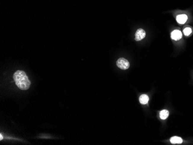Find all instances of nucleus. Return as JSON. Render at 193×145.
<instances>
[{
  "label": "nucleus",
  "mask_w": 193,
  "mask_h": 145,
  "mask_svg": "<svg viewBox=\"0 0 193 145\" xmlns=\"http://www.w3.org/2000/svg\"><path fill=\"white\" fill-rule=\"evenodd\" d=\"M13 79L16 86L21 90H28L31 85L26 73L23 71L18 70L13 74Z\"/></svg>",
  "instance_id": "1"
},
{
  "label": "nucleus",
  "mask_w": 193,
  "mask_h": 145,
  "mask_svg": "<svg viewBox=\"0 0 193 145\" xmlns=\"http://www.w3.org/2000/svg\"><path fill=\"white\" fill-rule=\"evenodd\" d=\"M117 66L123 70H126L130 67V63L128 61L124 58H120L118 59L116 62Z\"/></svg>",
  "instance_id": "2"
},
{
  "label": "nucleus",
  "mask_w": 193,
  "mask_h": 145,
  "mask_svg": "<svg viewBox=\"0 0 193 145\" xmlns=\"http://www.w3.org/2000/svg\"><path fill=\"white\" fill-rule=\"evenodd\" d=\"M146 36V32L142 28H139L137 30L135 33V39L136 41H139L142 39H143Z\"/></svg>",
  "instance_id": "3"
},
{
  "label": "nucleus",
  "mask_w": 193,
  "mask_h": 145,
  "mask_svg": "<svg viewBox=\"0 0 193 145\" xmlns=\"http://www.w3.org/2000/svg\"><path fill=\"white\" fill-rule=\"evenodd\" d=\"M171 38L175 41H179L182 37V33L180 30H175L171 33Z\"/></svg>",
  "instance_id": "4"
},
{
  "label": "nucleus",
  "mask_w": 193,
  "mask_h": 145,
  "mask_svg": "<svg viewBox=\"0 0 193 145\" xmlns=\"http://www.w3.org/2000/svg\"><path fill=\"white\" fill-rule=\"evenodd\" d=\"M188 17L185 14H179L176 17V21L177 22L180 24H184L186 21L187 20Z\"/></svg>",
  "instance_id": "5"
},
{
  "label": "nucleus",
  "mask_w": 193,
  "mask_h": 145,
  "mask_svg": "<svg viewBox=\"0 0 193 145\" xmlns=\"http://www.w3.org/2000/svg\"><path fill=\"white\" fill-rule=\"evenodd\" d=\"M170 142L172 144H181L183 142V139L181 137L173 136L171 138Z\"/></svg>",
  "instance_id": "6"
},
{
  "label": "nucleus",
  "mask_w": 193,
  "mask_h": 145,
  "mask_svg": "<svg viewBox=\"0 0 193 145\" xmlns=\"http://www.w3.org/2000/svg\"><path fill=\"white\" fill-rule=\"evenodd\" d=\"M149 99V97L146 94H142L139 97V102L142 105L147 104L148 103Z\"/></svg>",
  "instance_id": "7"
},
{
  "label": "nucleus",
  "mask_w": 193,
  "mask_h": 145,
  "mask_svg": "<svg viewBox=\"0 0 193 145\" xmlns=\"http://www.w3.org/2000/svg\"><path fill=\"white\" fill-rule=\"evenodd\" d=\"M169 116V112L167 110H163L160 112V117L162 120H165Z\"/></svg>",
  "instance_id": "8"
},
{
  "label": "nucleus",
  "mask_w": 193,
  "mask_h": 145,
  "mask_svg": "<svg viewBox=\"0 0 193 145\" xmlns=\"http://www.w3.org/2000/svg\"><path fill=\"white\" fill-rule=\"evenodd\" d=\"M192 33V30L190 27H186L183 30L184 35L186 36H189Z\"/></svg>",
  "instance_id": "9"
},
{
  "label": "nucleus",
  "mask_w": 193,
  "mask_h": 145,
  "mask_svg": "<svg viewBox=\"0 0 193 145\" xmlns=\"http://www.w3.org/2000/svg\"><path fill=\"white\" fill-rule=\"evenodd\" d=\"M3 139V137H2V134H1L0 135V140L1 141H2Z\"/></svg>",
  "instance_id": "10"
}]
</instances>
